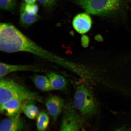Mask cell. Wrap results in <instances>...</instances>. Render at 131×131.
<instances>
[{
	"label": "cell",
	"mask_w": 131,
	"mask_h": 131,
	"mask_svg": "<svg viewBox=\"0 0 131 131\" xmlns=\"http://www.w3.org/2000/svg\"><path fill=\"white\" fill-rule=\"evenodd\" d=\"M0 50L7 53L28 52L57 64L65 63L62 58L39 46L11 24H0Z\"/></svg>",
	"instance_id": "1"
},
{
	"label": "cell",
	"mask_w": 131,
	"mask_h": 131,
	"mask_svg": "<svg viewBox=\"0 0 131 131\" xmlns=\"http://www.w3.org/2000/svg\"><path fill=\"white\" fill-rule=\"evenodd\" d=\"M88 14L102 16L112 15L124 10L127 0H74Z\"/></svg>",
	"instance_id": "2"
},
{
	"label": "cell",
	"mask_w": 131,
	"mask_h": 131,
	"mask_svg": "<svg viewBox=\"0 0 131 131\" xmlns=\"http://www.w3.org/2000/svg\"><path fill=\"white\" fill-rule=\"evenodd\" d=\"M1 78L0 105L12 99L18 100L22 103L32 102L37 99V93L29 91L13 80Z\"/></svg>",
	"instance_id": "3"
},
{
	"label": "cell",
	"mask_w": 131,
	"mask_h": 131,
	"mask_svg": "<svg viewBox=\"0 0 131 131\" xmlns=\"http://www.w3.org/2000/svg\"><path fill=\"white\" fill-rule=\"evenodd\" d=\"M73 105L82 115L86 117L94 115L97 110L92 95L83 85L78 86L75 91Z\"/></svg>",
	"instance_id": "4"
},
{
	"label": "cell",
	"mask_w": 131,
	"mask_h": 131,
	"mask_svg": "<svg viewBox=\"0 0 131 131\" xmlns=\"http://www.w3.org/2000/svg\"><path fill=\"white\" fill-rule=\"evenodd\" d=\"M59 131H79L83 119L72 106L66 108L62 115Z\"/></svg>",
	"instance_id": "5"
},
{
	"label": "cell",
	"mask_w": 131,
	"mask_h": 131,
	"mask_svg": "<svg viewBox=\"0 0 131 131\" xmlns=\"http://www.w3.org/2000/svg\"><path fill=\"white\" fill-rule=\"evenodd\" d=\"M45 106L49 115L55 122L63 111L64 101L60 96L56 95H51L46 100Z\"/></svg>",
	"instance_id": "6"
},
{
	"label": "cell",
	"mask_w": 131,
	"mask_h": 131,
	"mask_svg": "<svg viewBox=\"0 0 131 131\" xmlns=\"http://www.w3.org/2000/svg\"><path fill=\"white\" fill-rule=\"evenodd\" d=\"M92 21L89 15L86 13L78 14L74 18L73 25L77 31L81 34H84L91 29Z\"/></svg>",
	"instance_id": "7"
},
{
	"label": "cell",
	"mask_w": 131,
	"mask_h": 131,
	"mask_svg": "<svg viewBox=\"0 0 131 131\" xmlns=\"http://www.w3.org/2000/svg\"><path fill=\"white\" fill-rule=\"evenodd\" d=\"M42 70L35 66L18 65L8 64L3 63H0V77L2 78L6 75L13 72L20 71L39 72Z\"/></svg>",
	"instance_id": "8"
},
{
	"label": "cell",
	"mask_w": 131,
	"mask_h": 131,
	"mask_svg": "<svg viewBox=\"0 0 131 131\" xmlns=\"http://www.w3.org/2000/svg\"><path fill=\"white\" fill-rule=\"evenodd\" d=\"M24 126L20 113L3 119L0 124V131H20Z\"/></svg>",
	"instance_id": "9"
},
{
	"label": "cell",
	"mask_w": 131,
	"mask_h": 131,
	"mask_svg": "<svg viewBox=\"0 0 131 131\" xmlns=\"http://www.w3.org/2000/svg\"><path fill=\"white\" fill-rule=\"evenodd\" d=\"M22 102L18 100L14 99L0 105V111L9 117L16 115L22 111Z\"/></svg>",
	"instance_id": "10"
},
{
	"label": "cell",
	"mask_w": 131,
	"mask_h": 131,
	"mask_svg": "<svg viewBox=\"0 0 131 131\" xmlns=\"http://www.w3.org/2000/svg\"><path fill=\"white\" fill-rule=\"evenodd\" d=\"M36 87L43 91H49L53 90L48 77L35 74L31 78Z\"/></svg>",
	"instance_id": "11"
},
{
	"label": "cell",
	"mask_w": 131,
	"mask_h": 131,
	"mask_svg": "<svg viewBox=\"0 0 131 131\" xmlns=\"http://www.w3.org/2000/svg\"><path fill=\"white\" fill-rule=\"evenodd\" d=\"M47 77L50 80L53 90L62 91L66 88L67 82L63 77L54 72L47 73Z\"/></svg>",
	"instance_id": "12"
},
{
	"label": "cell",
	"mask_w": 131,
	"mask_h": 131,
	"mask_svg": "<svg viewBox=\"0 0 131 131\" xmlns=\"http://www.w3.org/2000/svg\"><path fill=\"white\" fill-rule=\"evenodd\" d=\"M40 18L38 14L33 15L29 14L20 7L19 23L23 27H29L37 22Z\"/></svg>",
	"instance_id": "13"
},
{
	"label": "cell",
	"mask_w": 131,
	"mask_h": 131,
	"mask_svg": "<svg viewBox=\"0 0 131 131\" xmlns=\"http://www.w3.org/2000/svg\"><path fill=\"white\" fill-rule=\"evenodd\" d=\"M22 111L28 118L30 119H35L39 114L38 109L32 102L22 103Z\"/></svg>",
	"instance_id": "14"
},
{
	"label": "cell",
	"mask_w": 131,
	"mask_h": 131,
	"mask_svg": "<svg viewBox=\"0 0 131 131\" xmlns=\"http://www.w3.org/2000/svg\"><path fill=\"white\" fill-rule=\"evenodd\" d=\"M50 121L48 115L45 111H41L37 116V126L39 131H45Z\"/></svg>",
	"instance_id": "15"
},
{
	"label": "cell",
	"mask_w": 131,
	"mask_h": 131,
	"mask_svg": "<svg viewBox=\"0 0 131 131\" xmlns=\"http://www.w3.org/2000/svg\"><path fill=\"white\" fill-rule=\"evenodd\" d=\"M16 0H0V7L4 10H14L16 7Z\"/></svg>",
	"instance_id": "16"
},
{
	"label": "cell",
	"mask_w": 131,
	"mask_h": 131,
	"mask_svg": "<svg viewBox=\"0 0 131 131\" xmlns=\"http://www.w3.org/2000/svg\"><path fill=\"white\" fill-rule=\"evenodd\" d=\"M21 7L28 14L31 15L37 14L39 10V7L38 5L35 4H27L25 3H23L21 5Z\"/></svg>",
	"instance_id": "17"
},
{
	"label": "cell",
	"mask_w": 131,
	"mask_h": 131,
	"mask_svg": "<svg viewBox=\"0 0 131 131\" xmlns=\"http://www.w3.org/2000/svg\"><path fill=\"white\" fill-rule=\"evenodd\" d=\"M44 7L50 9L56 5L58 0H38Z\"/></svg>",
	"instance_id": "18"
},
{
	"label": "cell",
	"mask_w": 131,
	"mask_h": 131,
	"mask_svg": "<svg viewBox=\"0 0 131 131\" xmlns=\"http://www.w3.org/2000/svg\"><path fill=\"white\" fill-rule=\"evenodd\" d=\"M82 45L83 46L85 47L88 46L89 44V39L86 35H83L81 39Z\"/></svg>",
	"instance_id": "19"
},
{
	"label": "cell",
	"mask_w": 131,
	"mask_h": 131,
	"mask_svg": "<svg viewBox=\"0 0 131 131\" xmlns=\"http://www.w3.org/2000/svg\"><path fill=\"white\" fill-rule=\"evenodd\" d=\"M25 3L27 4H35L38 0H24Z\"/></svg>",
	"instance_id": "20"
},
{
	"label": "cell",
	"mask_w": 131,
	"mask_h": 131,
	"mask_svg": "<svg viewBox=\"0 0 131 131\" xmlns=\"http://www.w3.org/2000/svg\"><path fill=\"white\" fill-rule=\"evenodd\" d=\"M114 131H129L126 127H123L116 129Z\"/></svg>",
	"instance_id": "21"
},
{
	"label": "cell",
	"mask_w": 131,
	"mask_h": 131,
	"mask_svg": "<svg viewBox=\"0 0 131 131\" xmlns=\"http://www.w3.org/2000/svg\"><path fill=\"white\" fill-rule=\"evenodd\" d=\"M95 39L96 40L99 41H102V37L100 35H97L95 37Z\"/></svg>",
	"instance_id": "22"
},
{
	"label": "cell",
	"mask_w": 131,
	"mask_h": 131,
	"mask_svg": "<svg viewBox=\"0 0 131 131\" xmlns=\"http://www.w3.org/2000/svg\"><path fill=\"white\" fill-rule=\"evenodd\" d=\"M130 10L131 12V8H130Z\"/></svg>",
	"instance_id": "23"
}]
</instances>
